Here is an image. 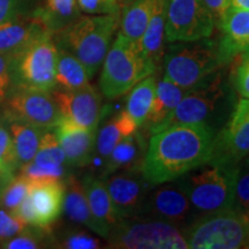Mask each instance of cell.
<instances>
[{
	"label": "cell",
	"mask_w": 249,
	"mask_h": 249,
	"mask_svg": "<svg viewBox=\"0 0 249 249\" xmlns=\"http://www.w3.org/2000/svg\"><path fill=\"white\" fill-rule=\"evenodd\" d=\"M188 248L238 249L249 247V218L236 208L203 213L183 232Z\"/></svg>",
	"instance_id": "cell-6"
},
{
	"label": "cell",
	"mask_w": 249,
	"mask_h": 249,
	"mask_svg": "<svg viewBox=\"0 0 249 249\" xmlns=\"http://www.w3.org/2000/svg\"><path fill=\"white\" fill-rule=\"evenodd\" d=\"M165 6L166 0H154L151 17L140 42L143 54L156 65L165 53Z\"/></svg>",
	"instance_id": "cell-24"
},
{
	"label": "cell",
	"mask_w": 249,
	"mask_h": 249,
	"mask_svg": "<svg viewBox=\"0 0 249 249\" xmlns=\"http://www.w3.org/2000/svg\"><path fill=\"white\" fill-rule=\"evenodd\" d=\"M156 68L157 65L143 54L140 43L119 33L103 61L99 88L107 98H118L152 75Z\"/></svg>",
	"instance_id": "cell-3"
},
{
	"label": "cell",
	"mask_w": 249,
	"mask_h": 249,
	"mask_svg": "<svg viewBox=\"0 0 249 249\" xmlns=\"http://www.w3.org/2000/svg\"><path fill=\"white\" fill-rule=\"evenodd\" d=\"M81 183L85 189L90 211L101 230V236L107 238L112 227L119 220L114 213L107 183L104 180L92 176H86Z\"/></svg>",
	"instance_id": "cell-21"
},
{
	"label": "cell",
	"mask_w": 249,
	"mask_h": 249,
	"mask_svg": "<svg viewBox=\"0 0 249 249\" xmlns=\"http://www.w3.org/2000/svg\"><path fill=\"white\" fill-rule=\"evenodd\" d=\"M50 229L28 225L20 234L5 242L1 248L7 249H36L45 245L50 238Z\"/></svg>",
	"instance_id": "cell-33"
},
{
	"label": "cell",
	"mask_w": 249,
	"mask_h": 249,
	"mask_svg": "<svg viewBox=\"0 0 249 249\" xmlns=\"http://www.w3.org/2000/svg\"><path fill=\"white\" fill-rule=\"evenodd\" d=\"M5 121H21L38 128L51 130L61 120L51 91L14 87L4 102Z\"/></svg>",
	"instance_id": "cell-10"
},
{
	"label": "cell",
	"mask_w": 249,
	"mask_h": 249,
	"mask_svg": "<svg viewBox=\"0 0 249 249\" xmlns=\"http://www.w3.org/2000/svg\"><path fill=\"white\" fill-rule=\"evenodd\" d=\"M240 104L242 105V107L245 108L246 112H248L249 113V99H247V98L240 99Z\"/></svg>",
	"instance_id": "cell-46"
},
{
	"label": "cell",
	"mask_w": 249,
	"mask_h": 249,
	"mask_svg": "<svg viewBox=\"0 0 249 249\" xmlns=\"http://www.w3.org/2000/svg\"><path fill=\"white\" fill-rule=\"evenodd\" d=\"M120 24V13L83 15L59 31V48L85 65L90 79L104 61Z\"/></svg>",
	"instance_id": "cell-2"
},
{
	"label": "cell",
	"mask_w": 249,
	"mask_h": 249,
	"mask_svg": "<svg viewBox=\"0 0 249 249\" xmlns=\"http://www.w3.org/2000/svg\"><path fill=\"white\" fill-rule=\"evenodd\" d=\"M61 118L77 126L97 130L103 116L102 97L93 87L88 85L76 90H52Z\"/></svg>",
	"instance_id": "cell-15"
},
{
	"label": "cell",
	"mask_w": 249,
	"mask_h": 249,
	"mask_svg": "<svg viewBox=\"0 0 249 249\" xmlns=\"http://www.w3.org/2000/svg\"><path fill=\"white\" fill-rule=\"evenodd\" d=\"M145 198L140 216L163 220L178 226L185 224L193 213V207L181 179L154 186Z\"/></svg>",
	"instance_id": "cell-12"
},
{
	"label": "cell",
	"mask_w": 249,
	"mask_h": 249,
	"mask_svg": "<svg viewBox=\"0 0 249 249\" xmlns=\"http://www.w3.org/2000/svg\"><path fill=\"white\" fill-rule=\"evenodd\" d=\"M14 177V174L7 172V171L2 170L1 167H0V191H1L2 188L6 186V183H7L9 180Z\"/></svg>",
	"instance_id": "cell-44"
},
{
	"label": "cell",
	"mask_w": 249,
	"mask_h": 249,
	"mask_svg": "<svg viewBox=\"0 0 249 249\" xmlns=\"http://www.w3.org/2000/svg\"><path fill=\"white\" fill-rule=\"evenodd\" d=\"M245 167H249V154L247 157L245 158Z\"/></svg>",
	"instance_id": "cell-47"
},
{
	"label": "cell",
	"mask_w": 249,
	"mask_h": 249,
	"mask_svg": "<svg viewBox=\"0 0 249 249\" xmlns=\"http://www.w3.org/2000/svg\"><path fill=\"white\" fill-rule=\"evenodd\" d=\"M239 171V165L207 163L181 177L193 209L200 213H210L234 207Z\"/></svg>",
	"instance_id": "cell-5"
},
{
	"label": "cell",
	"mask_w": 249,
	"mask_h": 249,
	"mask_svg": "<svg viewBox=\"0 0 249 249\" xmlns=\"http://www.w3.org/2000/svg\"><path fill=\"white\" fill-rule=\"evenodd\" d=\"M124 0H77L79 7L86 14L120 13Z\"/></svg>",
	"instance_id": "cell-40"
},
{
	"label": "cell",
	"mask_w": 249,
	"mask_h": 249,
	"mask_svg": "<svg viewBox=\"0 0 249 249\" xmlns=\"http://www.w3.org/2000/svg\"><path fill=\"white\" fill-rule=\"evenodd\" d=\"M46 33L50 31L34 14L30 17L15 14L0 23V53L17 57L30 43Z\"/></svg>",
	"instance_id": "cell-18"
},
{
	"label": "cell",
	"mask_w": 249,
	"mask_h": 249,
	"mask_svg": "<svg viewBox=\"0 0 249 249\" xmlns=\"http://www.w3.org/2000/svg\"><path fill=\"white\" fill-rule=\"evenodd\" d=\"M249 154V113L238 103L231 119L214 134L208 164L239 165Z\"/></svg>",
	"instance_id": "cell-14"
},
{
	"label": "cell",
	"mask_w": 249,
	"mask_h": 249,
	"mask_svg": "<svg viewBox=\"0 0 249 249\" xmlns=\"http://www.w3.org/2000/svg\"><path fill=\"white\" fill-rule=\"evenodd\" d=\"M233 61H235L231 75L233 87L240 97L249 99V54L242 52Z\"/></svg>",
	"instance_id": "cell-36"
},
{
	"label": "cell",
	"mask_w": 249,
	"mask_h": 249,
	"mask_svg": "<svg viewBox=\"0 0 249 249\" xmlns=\"http://www.w3.org/2000/svg\"><path fill=\"white\" fill-rule=\"evenodd\" d=\"M213 138L208 124H176L154 133L141 166L145 180L154 187L207 164Z\"/></svg>",
	"instance_id": "cell-1"
},
{
	"label": "cell",
	"mask_w": 249,
	"mask_h": 249,
	"mask_svg": "<svg viewBox=\"0 0 249 249\" xmlns=\"http://www.w3.org/2000/svg\"><path fill=\"white\" fill-rule=\"evenodd\" d=\"M65 174H66V169H45L36 165L33 160L20 169V176L28 180L29 183L64 181L66 179Z\"/></svg>",
	"instance_id": "cell-35"
},
{
	"label": "cell",
	"mask_w": 249,
	"mask_h": 249,
	"mask_svg": "<svg viewBox=\"0 0 249 249\" xmlns=\"http://www.w3.org/2000/svg\"><path fill=\"white\" fill-rule=\"evenodd\" d=\"M112 248L123 249H186L183 233L173 224L149 218L121 219L107 235Z\"/></svg>",
	"instance_id": "cell-7"
},
{
	"label": "cell",
	"mask_w": 249,
	"mask_h": 249,
	"mask_svg": "<svg viewBox=\"0 0 249 249\" xmlns=\"http://www.w3.org/2000/svg\"><path fill=\"white\" fill-rule=\"evenodd\" d=\"M14 57L0 53V103H2L14 88Z\"/></svg>",
	"instance_id": "cell-39"
},
{
	"label": "cell",
	"mask_w": 249,
	"mask_h": 249,
	"mask_svg": "<svg viewBox=\"0 0 249 249\" xmlns=\"http://www.w3.org/2000/svg\"><path fill=\"white\" fill-rule=\"evenodd\" d=\"M216 21L202 0H166L165 42H195L210 38Z\"/></svg>",
	"instance_id": "cell-9"
},
{
	"label": "cell",
	"mask_w": 249,
	"mask_h": 249,
	"mask_svg": "<svg viewBox=\"0 0 249 249\" xmlns=\"http://www.w3.org/2000/svg\"><path fill=\"white\" fill-rule=\"evenodd\" d=\"M54 133L68 164L81 167L91 163L97 130L86 129L71 120L61 118L55 126Z\"/></svg>",
	"instance_id": "cell-17"
},
{
	"label": "cell",
	"mask_w": 249,
	"mask_h": 249,
	"mask_svg": "<svg viewBox=\"0 0 249 249\" xmlns=\"http://www.w3.org/2000/svg\"><path fill=\"white\" fill-rule=\"evenodd\" d=\"M60 247L68 249H97L101 241L82 230H70L61 235Z\"/></svg>",
	"instance_id": "cell-37"
},
{
	"label": "cell",
	"mask_w": 249,
	"mask_h": 249,
	"mask_svg": "<svg viewBox=\"0 0 249 249\" xmlns=\"http://www.w3.org/2000/svg\"><path fill=\"white\" fill-rule=\"evenodd\" d=\"M30 191V183L18 174L13 177L0 191V208L14 213L18 205L27 197Z\"/></svg>",
	"instance_id": "cell-32"
},
{
	"label": "cell",
	"mask_w": 249,
	"mask_h": 249,
	"mask_svg": "<svg viewBox=\"0 0 249 249\" xmlns=\"http://www.w3.org/2000/svg\"><path fill=\"white\" fill-rule=\"evenodd\" d=\"M6 124L13 139L18 164L22 167L35 158L45 129L21 121H6Z\"/></svg>",
	"instance_id": "cell-29"
},
{
	"label": "cell",
	"mask_w": 249,
	"mask_h": 249,
	"mask_svg": "<svg viewBox=\"0 0 249 249\" xmlns=\"http://www.w3.org/2000/svg\"><path fill=\"white\" fill-rule=\"evenodd\" d=\"M202 2L209 9L216 22H218L226 13L227 9L231 7L230 0H202Z\"/></svg>",
	"instance_id": "cell-42"
},
{
	"label": "cell",
	"mask_w": 249,
	"mask_h": 249,
	"mask_svg": "<svg viewBox=\"0 0 249 249\" xmlns=\"http://www.w3.org/2000/svg\"><path fill=\"white\" fill-rule=\"evenodd\" d=\"M64 209L71 222L88 227L96 234L101 235V230L90 211L82 183L74 177L65 179Z\"/></svg>",
	"instance_id": "cell-23"
},
{
	"label": "cell",
	"mask_w": 249,
	"mask_h": 249,
	"mask_svg": "<svg viewBox=\"0 0 249 249\" xmlns=\"http://www.w3.org/2000/svg\"><path fill=\"white\" fill-rule=\"evenodd\" d=\"M244 53H247V54H249V45H248V48L246 49L245 51H244Z\"/></svg>",
	"instance_id": "cell-48"
},
{
	"label": "cell",
	"mask_w": 249,
	"mask_h": 249,
	"mask_svg": "<svg viewBox=\"0 0 249 249\" xmlns=\"http://www.w3.org/2000/svg\"><path fill=\"white\" fill-rule=\"evenodd\" d=\"M231 7L249 11V0H230Z\"/></svg>",
	"instance_id": "cell-45"
},
{
	"label": "cell",
	"mask_w": 249,
	"mask_h": 249,
	"mask_svg": "<svg viewBox=\"0 0 249 249\" xmlns=\"http://www.w3.org/2000/svg\"><path fill=\"white\" fill-rule=\"evenodd\" d=\"M222 38L217 43L220 65L232 62L249 45V11L230 7L217 22Z\"/></svg>",
	"instance_id": "cell-16"
},
{
	"label": "cell",
	"mask_w": 249,
	"mask_h": 249,
	"mask_svg": "<svg viewBox=\"0 0 249 249\" xmlns=\"http://www.w3.org/2000/svg\"><path fill=\"white\" fill-rule=\"evenodd\" d=\"M64 195L65 180L30 183L28 197L35 217V226L43 229L51 227L61 214Z\"/></svg>",
	"instance_id": "cell-19"
},
{
	"label": "cell",
	"mask_w": 249,
	"mask_h": 249,
	"mask_svg": "<svg viewBox=\"0 0 249 249\" xmlns=\"http://www.w3.org/2000/svg\"><path fill=\"white\" fill-rule=\"evenodd\" d=\"M0 167L7 172L15 174L20 171L17 152H15L13 139L6 121H0Z\"/></svg>",
	"instance_id": "cell-34"
},
{
	"label": "cell",
	"mask_w": 249,
	"mask_h": 249,
	"mask_svg": "<svg viewBox=\"0 0 249 249\" xmlns=\"http://www.w3.org/2000/svg\"><path fill=\"white\" fill-rule=\"evenodd\" d=\"M225 98V89L218 73L207 85L189 90L181 102L163 121L156 124L150 132L154 134L176 124H208L217 114L220 103Z\"/></svg>",
	"instance_id": "cell-11"
},
{
	"label": "cell",
	"mask_w": 249,
	"mask_h": 249,
	"mask_svg": "<svg viewBox=\"0 0 249 249\" xmlns=\"http://www.w3.org/2000/svg\"><path fill=\"white\" fill-rule=\"evenodd\" d=\"M248 214H249V209H248Z\"/></svg>",
	"instance_id": "cell-49"
},
{
	"label": "cell",
	"mask_w": 249,
	"mask_h": 249,
	"mask_svg": "<svg viewBox=\"0 0 249 249\" xmlns=\"http://www.w3.org/2000/svg\"><path fill=\"white\" fill-rule=\"evenodd\" d=\"M156 79L152 75L140 81L129 90L126 99V112L140 127L144 126L150 114L156 93Z\"/></svg>",
	"instance_id": "cell-30"
},
{
	"label": "cell",
	"mask_w": 249,
	"mask_h": 249,
	"mask_svg": "<svg viewBox=\"0 0 249 249\" xmlns=\"http://www.w3.org/2000/svg\"><path fill=\"white\" fill-rule=\"evenodd\" d=\"M89 79L85 65L70 51L58 46L55 88L60 90H76L88 86Z\"/></svg>",
	"instance_id": "cell-27"
},
{
	"label": "cell",
	"mask_w": 249,
	"mask_h": 249,
	"mask_svg": "<svg viewBox=\"0 0 249 249\" xmlns=\"http://www.w3.org/2000/svg\"><path fill=\"white\" fill-rule=\"evenodd\" d=\"M34 163L45 169H65L66 156L59 144L55 133L45 130L43 133L38 150L36 152Z\"/></svg>",
	"instance_id": "cell-31"
},
{
	"label": "cell",
	"mask_w": 249,
	"mask_h": 249,
	"mask_svg": "<svg viewBox=\"0 0 249 249\" xmlns=\"http://www.w3.org/2000/svg\"><path fill=\"white\" fill-rule=\"evenodd\" d=\"M105 179L118 220L140 216L145 198L152 188L143 176L142 170L118 171Z\"/></svg>",
	"instance_id": "cell-13"
},
{
	"label": "cell",
	"mask_w": 249,
	"mask_h": 249,
	"mask_svg": "<svg viewBox=\"0 0 249 249\" xmlns=\"http://www.w3.org/2000/svg\"><path fill=\"white\" fill-rule=\"evenodd\" d=\"M154 0H132L120 15V34L134 42H141L151 17Z\"/></svg>",
	"instance_id": "cell-28"
},
{
	"label": "cell",
	"mask_w": 249,
	"mask_h": 249,
	"mask_svg": "<svg viewBox=\"0 0 249 249\" xmlns=\"http://www.w3.org/2000/svg\"><path fill=\"white\" fill-rule=\"evenodd\" d=\"M147 148L144 134L139 130L123 139L103 164L102 178H107L118 171L141 169Z\"/></svg>",
	"instance_id": "cell-20"
},
{
	"label": "cell",
	"mask_w": 249,
	"mask_h": 249,
	"mask_svg": "<svg viewBox=\"0 0 249 249\" xmlns=\"http://www.w3.org/2000/svg\"><path fill=\"white\" fill-rule=\"evenodd\" d=\"M27 226L14 213L0 208V247L12 238L20 234Z\"/></svg>",
	"instance_id": "cell-38"
},
{
	"label": "cell",
	"mask_w": 249,
	"mask_h": 249,
	"mask_svg": "<svg viewBox=\"0 0 249 249\" xmlns=\"http://www.w3.org/2000/svg\"><path fill=\"white\" fill-rule=\"evenodd\" d=\"M77 0H45L44 6L34 12L40 23L54 34L66 28L80 17Z\"/></svg>",
	"instance_id": "cell-26"
},
{
	"label": "cell",
	"mask_w": 249,
	"mask_h": 249,
	"mask_svg": "<svg viewBox=\"0 0 249 249\" xmlns=\"http://www.w3.org/2000/svg\"><path fill=\"white\" fill-rule=\"evenodd\" d=\"M246 169L239 171L235 183L234 207L241 211L249 209V167Z\"/></svg>",
	"instance_id": "cell-41"
},
{
	"label": "cell",
	"mask_w": 249,
	"mask_h": 249,
	"mask_svg": "<svg viewBox=\"0 0 249 249\" xmlns=\"http://www.w3.org/2000/svg\"><path fill=\"white\" fill-rule=\"evenodd\" d=\"M163 57L164 76L187 90L210 82L222 67L217 42L204 38L195 42L171 43Z\"/></svg>",
	"instance_id": "cell-4"
},
{
	"label": "cell",
	"mask_w": 249,
	"mask_h": 249,
	"mask_svg": "<svg viewBox=\"0 0 249 249\" xmlns=\"http://www.w3.org/2000/svg\"><path fill=\"white\" fill-rule=\"evenodd\" d=\"M18 0H0V23L14 17Z\"/></svg>",
	"instance_id": "cell-43"
},
{
	"label": "cell",
	"mask_w": 249,
	"mask_h": 249,
	"mask_svg": "<svg viewBox=\"0 0 249 249\" xmlns=\"http://www.w3.org/2000/svg\"><path fill=\"white\" fill-rule=\"evenodd\" d=\"M58 46L53 34L46 33L14 57V87L52 91L55 88Z\"/></svg>",
	"instance_id": "cell-8"
},
{
	"label": "cell",
	"mask_w": 249,
	"mask_h": 249,
	"mask_svg": "<svg viewBox=\"0 0 249 249\" xmlns=\"http://www.w3.org/2000/svg\"><path fill=\"white\" fill-rule=\"evenodd\" d=\"M138 129L139 126L126 110L112 116L96 133L95 151L102 163H105L112 150L121 140L132 135Z\"/></svg>",
	"instance_id": "cell-22"
},
{
	"label": "cell",
	"mask_w": 249,
	"mask_h": 249,
	"mask_svg": "<svg viewBox=\"0 0 249 249\" xmlns=\"http://www.w3.org/2000/svg\"><path fill=\"white\" fill-rule=\"evenodd\" d=\"M188 91L189 90L176 85L165 77L158 81L156 85L154 104H152L147 123L143 127H147L148 132H150L156 124H158L169 116Z\"/></svg>",
	"instance_id": "cell-25"
}]
</instances>
